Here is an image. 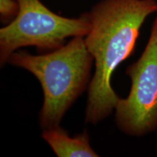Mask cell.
I'll return each instance as SVG.
<instances>
[{"label":"cell","instance_id":"6da1fadb","mask_svg":"<svg viewBox=\"0 0 157 157\" xmlns=\"http://www.w3.org/2000/svg\"><path fill=\"white\" fill-rule=\"evenodd\" d=\"M155 12V0H103L85 13L91 27L84 42L95 63L88 88L86 123L95 124L115 109L120 98L111 87V76L133 54L143 23Z\"/></svg>","mask_w":157,"mask_h":157},{"label":"cell","instance_id":"5b68a950","mask_svg":"<svg viewBox=\"0 0 157 157\" xmlns=\"http://www.w3.org/2000/svg\"><path fill=\"white\" fill-rule=\"evenodd\" d=\"M42 138L48 143L58 157H98L90 146L87 130L71 137L60 126L44 129Z\"/></svg>","mask_w":157,"mask_h":157},{"label":"cell","instance_id":"7a4b0ae2","mask_svg":"<svg viewBox=\"0 0 157 157\" xmlns=\"http://www.w3.org/2000/svg\"><path fill=\"white\" fill-rule=\"evenodd\" d=\"M84 37L74 36L60 48L39 56L16 50L7 60V63L29 71L40 82L44 102L39 122L42 130L60 126L66 111L87 89L94 58Z\"/></svg>","mask_w":157,"mask_h":157},{"label":"cell","instance_id":"277c9868","mask_svg":"<svg viewBox=\"0 0 157 157\" xmlns=\"http://www.w3.org/2000/svg\"><path fill=\"white\" fill-rule=\"evenodd\" d=\"M125 73L132 84L127 98L117 104L116 122L123 132L140 137L157 128V16L140 58Z\"/></svg>","mask_w":157,"mask_h":157},{"label":"cell","instance_id":"3957f363","mask_svg":"<svg viewBox=\"0 0 157 157\" xmlns=\"http://www.w3.org/2000/svg\"><path fill=\"white\" fill-rule=\"evenodd\" d=\"M16 17L0 29V64L7 63L13 52L23 47H36L49 52L60 48L68 37L85 36L90 23L85 13L78 18H68L50 10L40 0H17Z\"/></svg>","mask_w":157,"mask_h":157},{"label":"cell","instance_id":"8992f818","mask_svg":"<svg viewBox=\"0 0 157 157\" xmlns=\"http://www.w3.org/2000/svg\"><path fill=\"white\" fill-rule=\"evenodd\" d=\"M19 4L17 0H0L1 21L9 24L18 14Z\"/></svg>","mask_w":157,"mask_h":157}]
</instances>
